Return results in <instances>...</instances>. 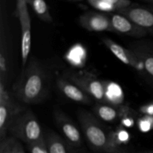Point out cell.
I'll list each match as a JSON object with an SVG mask.
<instances>
[{"instance_id": "obj_1", "label": "cell", "mask_w": 153, "mask_h": 153, "mask_svg": "<svg viewBox=\"0 0 153 153\" xmlns=\"http://www.w3.org/2000/svg\"><path fill=\"white\" fill-rule=\"evenodd\" d=\"M49 76L36 58H31L13 87V96L22 104L41 103L49 91Z\"/></svg>"}, {"instance_id": "obj_2", "label": "cell", "mask_w": 153, "mask_h": 153, "mask_svg": "<svg viewBox=\"0 0 153 153\" xmlns=\"http://www.w3.org/2000/svg\"><path fill=\"white\" fill-rule=\"evenodd\" d=\"M7 134L26 144L44 139V132L37 117L28 106L16 114L12 119Z\"/></svg>"}, {"instance_id": "obj_3", "label": "cell", "mask_w": 153, "mask_h": 153, "mask_svg": "<svg viewBox=\"0 0 153 153\" xmlns=\"http://www.w3.org/2000/svg\"><path fill=\"white\" fill-rule=\"evenodd\" d=\"M77 117L84 135L91 148L99 152H107L111 131L88 111L80 109L77 112Z\"/></svg>"}, {"instance_id": "obj_4", "label": "cell", "mask_w": 153, "mask_h": 153, "mask_svg": "<svg viewBox=\"0 0 153 153\" xmlns=\"http://www.w3.org/2000/svg\"><path fill=\"white\" fill-rule=\"evenodd\" d=\"M25 107L8 92L5 83L0 81V140L8 135L7 129L13 117Z\"/></svg>"}, {"instance_id": "obj_5", "label": "cell", "mask_w": 153, "mask_h": 153, "mask_svg": "<svg viewBox=\"0 0 153 153\" xmlns=\"http://www.w3.org/2000/svg\"><path fill=\"white\" fill-rule=\"evenodd\" d=\"M16 14L21 28V56L22 70L29 59L31 46V24L26 0H16Z\"/></svg>"}, {"instance_id": "obj_6", "label": "cell", "mask_w": 153, "mask_h": 153, "mask_svg": "<svg viewBox=\"0 0 153 153\" xmlns=\"http://www.w3.org/2000/svg\"><path fill=\"white\" fill-rule=\"evenodd\" d=\"M65 78L82 88L88 95L99 102L106 104L104 82L87 72H70Z\"/></svg>"}, {"instance_id": "obj_7", "label": "cell", "mask_w": 153, "mask_h": 153, "mask_svg": "<svg viewBox=\"0 0 153 153\" xmlns=\"http://www.w3.org/2000/svg\"><path fill=\"white\" fill-rule=\"evenodd\" d=\"M117 13L128 17L153 36V5L144 6L132 3Z\"/></svg>"}, {"instance_id": "obj_8", "label": "cell", "mask_w": 153, "mask_h": 153, "mask_svg": "<svg viewBox=\"0 0 153 153\" xmlns=\"http://www.w3.org/2000/svg\"><path fill=\"white\" fill-rule=\"evenodd\" d=\"M102 43L121 62L131 67L135 70L140 76L147 79V76L143 65L128 48L123 47L110 38H104L102 40Z\"/></svg>"}, {"instance_id": "obj_9", "label": "cell", "mask_w": 153, "mask_h": 153, "mask_svg": "<svg viewBox=\"0 0 153 153\" xmlns=\"http://www.w3.org/2000/svg\"><path fill=\"white\" fill-rule=\"evenodd\" d=\"M54 119L64 138L73 147H80L82 145V137L76 124L60 109L54 111Z\"/></svg>"}, {"instance_id": "obj_10", "label": "cell", "mask_w": 153, "mask_h": 153, "mask_svg": "<svg viewBox=\"0 0 153 153\" xmlns=\"http://www.w3.org/2000/svg\"><path fill=\"white\" fill-rule=\"evenodd\" d=\"M79 22L82 28L89 31L114 32L109 13L89 10L79 16Z\"/></svg>"}, {"instance_id": "obj_11", "label": "cell", "mask_w": 153, "mask_h": 153, "mask_svg": "<svg viewBox=\"0 0 153 153\" xmlns=\"http://www.w3.org/2000/svg\"><path fill=\"white\" fill-rule=\"evenodd\" d=\"M111 21L114 32L124 36L140 39L149 35L147 31L138 25L119 13H110Z\"/></svg>"}, {"instance_id": "obj_12", "label": "cell", "mask_w": 153, "mask_h": 153, "mask_svg": "<svg viewBox=\"0 0 153 153\" xmlns=\"http://www.w3.org/2000/svg\"><path fill=\"white\" fill-rule=\"evenodd\" d=\"M128 49L134 54L143 65L147 79L153 83V43L140 40L130 43Z\"/></svg>"}, {"instance_id": "obj_13", "label": "cell", "mask_w": 153, "mask_h": 153, "mask_svg": "<svg viewBox=\"0 0 153 153\" xmlns=\"http://www.w3.org/2000/svg\"><path fill=\"white\" fill-rule=\"evenodd\" d=\"M56 85L61 94H64V97L68 100L84 105H90L92 103L94 99L67 78L63 76L57 78Z\"/></svg>"}, {"instance_id": "obj_14", "label": "cell", "mask_w": 153, "mask_h": 153, "mask_svg": "<svg viewBox=\"0 0 153 153\" xmlns=\"http://www.w3.org/2000/svg\"><path fill=\"white\" fill-rule=\"evenodd\" d=\"M127 105H114L110 104H97L93 108L94 114L100 120L106 123H113L120 120Z\"/></svg>"}, {"instance_id": "obj_15", "label": "cell", "mask_w": 153, "mask_h": 153, "mask_svg": "<svg viewBox=\"0 0 153 153\" xmlns=\"http://www.w3.org/2000/svg\"><path fill=\"white\" fill-rule=\"evenodd\" d=\"M44 139L49 153H73L71 145L52 130L45 131Z\"/></svg>"}, {"instance_id": "obj_16", "label": "cell", "mask_w": 153, "mask_h": 153, "mask_svg": "<svg viewBox=\"0 0 153 153\" xmlns=\"http://www.w3.org/2000/svg\"><path fill=\"white\" fill-rule=\"evenodd\" d=\"M131 140V134L126 128L118 126L114 131H111L109 136L108 153L119 152V149L124 145L127 144Z\"/></svg>"}, {"instance_id": "obj_17", "label": "cell", "mask_w": 153, "mask_h": 153, "mask_svg": "<svg viewBox=\"0 0 153 153\" xmlns=\"http://www.w3.org/2000/svg\"><path fill=\"white\" fill-rule=\"evenodd\" d=\"M105 95L106 104L120 105L124 100V95L121 87L113 82H104Z\"/></svg>"}, {"instance_id": "obj_18", "label": "cell", "mask_w": 153, "mask_h": 153, "mask_svg": "<svg viewBox=\"0 0 153 153\" xmlns=\"http://www.w3.org/2000/svg\"><path fill=\"white\" fill-rule=\"evenodd\" d=\"M26 1L40 20L47 23L53 22V18L46 0H26Z\"/></svg>"}, {"instance_id": "obj_19", "label": "cell", "mask_w": 153, "mask_h": 153, "mask_svg": "<svg viewBox=\"0 0 153 153\" xmlns=\"http://www.w3.org/2000/svg\"><path fill=\"white\" fill-rule=\"evenodd\" d=\"M22 148L20 140L12 136L7 135L0 140V153H17Z\"/></svg>"}, {"instance_id": "obj_20", "label": "cell", "mask_w": 153, "mask_h": 153, "mask_svg": "<svg viewBox=\"0 0 153 153\" xmlns=\"http://www.w3.org/2000/svg\"><path fill=\"white\" fill-rule=\"evenodd\" d=\"M4 37L1 32V44H0V81L6 82L7 76V53L6 43H4Z\"/></svg>"}, {"instance_id": "obj_21", "label": "cell", "mask_w": 153, "mask_h": 153, "mask_svg": "<svg viewBox=\"0 0 153 153\" xmlns=\"http://www.w3.org/2000/svg\"><path fill=\"white\" fill-rule=\"evenodd\" d=\"M136 114H137L136 111L127 106L123 114L122 115L120 120V123L121 126L124 127V128H131L134 126Z\"/></svg>"}, {"instance_id": "obj_22", "label": "cell", "mask_w": 153, "mask_h": 153, "mask_svg": "<svg viewBox=\"0 0 153 153\" xmlns=\"http://www.w3.org/2000/svg\"><path fill=\"white\" fill-rule=\"evenodd\" d=\"M138 129L141 132H148L153 129V116L143 115L137 120Z\"/></svg>"}, {"instance_id": "obj_23", "label": "cell", "mask_w": 153, "mask_h": 153, "mask_svg": "<svg viewBox=\"0 0 153 153\" xmlns=\"http://www.w3.org/2000/svg\"><path fill=\"white\" fill-rule=\"evenodd\" d=\"M26 145L28 151L31 153H49L45 139Z\"/></svg>"}, {"instance_id": "obj_24", "label": "cell", "mask_w": 153, "mask_h": 153, "mask_svg": "<svg viewBox=\"0 0 153 153\" xmlns=\"http://www.w3.org/2000/svg\"><path fill=\"white\" fill-rule=\"evenodd\" d=\"M102 1L114 6L117 11L123 8H126V7H128V6L132 4L131 0H102Z\"/></svg>"}, {"instance_id": "obj_25", "label": "cell", "mask_w": 153, "mask_h": 153, "mask_svg": "<svg viewBox=\"0 0 153 153\" xmlns=\"http://www.w3.org/2000/svg\"><path fill=\"white\" fill-rule=\"evenodd\" d=\"M140 112L143 115H150L153 116V101L147 104L142 105L139 109Z\"/></svg>"}, {"instance_id": "obj_26", "label": "cell", "mask_w": 153, "mask_h": 153, "mask_svg": "<svg viewBox=\"0 0 153 153\" xmlns=\"http://www.w3.org/2000/svg\"><path fill=\"white\" fill-rule=\"evenodd\" d=\"M141 1H144V2L149 3L150 5H153V0H141Z\"/></svg>"}, {"instance_id": "obj_27", "label": "cell", "mask_w": 153, "mask_h": 153, "mask_svg": "<svg viewBox=\"0 0 153 153\" xmlns=\"http://www.w3.org/2000/svg\"><path fill=\"white\" fill-rule=\"evenodd\" d=\"M17 153H25V150H24V148H22V149H20V150H19Z\"/></svg>"}, {"instance_id": "obj_28", "label": "cell", "mask_w": 153, "mask_h": 153, "mask_svg": "<svg viewBox=\"0 0 153 153\" xmlns=\"http://www.w3.org/2000/svg\"><path fill=\"white\" fill-rule=\"evenodd\" d=\"M67 1H82L84 0H67Z\"/></svg>"}, {"instance_id": "obj_29", "label": "cell", "mask_w": 153, "mask_h": 153, "mask_svg": "<svg viewBox=\"0 0 153 153\" xmlns=\"http://www.w3.org/2000/svg\"><path fill=\"white\" fill-rule=\"evenodd\" d=\"M111 153H126V152H111Z\"/></svg>"}, {"instance_id": "obj_30", "label": "cell", "mask_w": 153, "mask_h": 153, "mask_svg": "<svg viewBox=\"0 0 153 153\" xmlns=\"http://www.w3.org/2000/svg\"><path fill=\"white\" fill-rule=\"evenodd\" d=\"M149 153H153V152H149Z\"/></svg>"}]
</instances>
